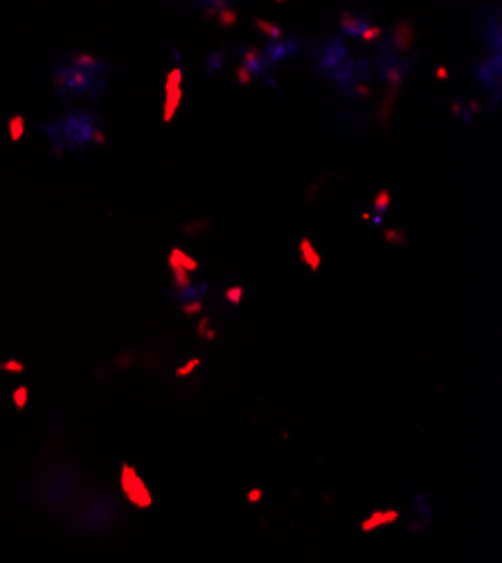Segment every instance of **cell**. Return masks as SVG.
Masks as SVG:
<instances>
[{
  "instance_id": "cell-19",
  "label": "cell",
  "mask_w": 502,
  "mask_h": 563,
  "mask_svg": "<svg viewBox=\"0 0 502 563\" xmlns=\"http://www.w3.org/2000/svg\"><path fill=\"white\" fill-rule=\"evenodd\" d=\"M23 131H25V120L23 115H14L10 120V133H12V140L19 142L23 138Z\"/></svg>"
},
{
  "instance_id": "cell-34",
  "label": "cell",
  "mask_w": 502,
  "mask_h": 563,
  "mask_svg": "<svg viewBox=\"0 0 502 563\" xmlns=\"http://www.w3.org/2000/svg\"><path fill=\"white\" fill-rule=\"evenodd\" d=\"M451 111H453L455 115H462V113H464V111H462V106H460V104H453V106H451Z\"/></svg>"
},
{
  "instance_id": "cell-3",
  "label": "cell",
  "mask_w": 502,
  "mask_h": 563,
  "mask_svg": "<svg viewBox=\"0 0 502 563\" xmlns=\"http://www.w3.org/2000/svg\"><path fill=\"white\" fill-rule=\"evenodd\" d=\"M120 485L124 496H127L133 505L140 507V509H147L154 503V498H151L149 489L145 485V480L138 476V471L129 467V464H124L122 467V476H120Z\"/></svg>"
},
{
  "instance_id": "cell-28",
  "label": "cell",
  "mask_w": 502,
  "mask_h": 563,
  "mask_svg": "<svg viewBox=\"0 0 502 563\" xmlns=\"http://www.w3.org/2000/svg\"><path fill=\"white\" fill-rule=\"evenodd\" d=\"M262 498H264V491H262V489H250V491H248V503L255 505V503H259V500H262Z\"/></svg>"
},
{
  "instance_id": "cell-13",
  "label": "cell",
  "mask_w": 502,
  "mask_h": 563,
  "mask_svg": "<svg viewBox=\"0 0 502 563\" xmlns=\"http://www.w3.org/2000/svg\"><path fill=\"white\" fill-rule=\"evenodd\" d=\"M385 75V84L388 88H394V91H399L401 82H403V75H406V68H399V64H392L383 70Z\"/></svg>"
},
{
  "instance_id": "cell-16",
  "label": "cell",
  "mask_w": 502,
  "mask_h": 563,
  "mask_svg": "<svg viewBox=\"0 0 502 563\" xmlns=\"http://www.w3.org/2000/svg\"><path fill=\"white\" fill-rule=\"evenodd\" d=\"M237 21H239V14L235 10H230V7H223V10L219 12V25L223 30L235 28Z\"/></svg>"
},
{
  "instance_id": "cell-26",
  "label": "cell",
  "mask_w": 502,
  "mask_h": 563,
  "mask_svg": "<svg viewBox=\"0 0 502 563\" xmlns=\"http://www.w3.org/2000/svg\"><path fill=\"white\" fill-rule=\"evenodd\" d=\"M354 91H356L358 97H363V100H367V97H372V88L367 86V84H363V82H356Z\"/></svg>"
},
{
  "instance_id": "cell-21",
  "label": "cell",
  "mask_w": 502,
  "mask_h": 563,
  "mask_svg": "<svg viewBox=\"0 0 502 563\" xmlns=\"http://www.w3.org/2000/svg\"><path fill=\"white\" fill-rule=\"evenodd\" d=\"M383 37V30H381V25H367V28L363 30V34H361V39L365 41V43H372V41H376V39H381Z\"/></svg>"
},
{
  "instance_id": "cell-1",
  "label": "cell",
  "mask_w": 502,
  "mask_h": 563,
  "mask_svg": "<svg viewBox=\"0 0 502 563\" xmlns=\"http://www.w3.org/2000/svg\"><path fill=\"white\" fill-rule=\"evenodd\" d=\"M43 131L50 136L57 156L64 154V149L79 151L86 145H91V142L100 147L106 145L102 122L91 113H68L66 118L57 122L43 124Z\"/></svg>"
},
{
  "instance_id": "cell-4",
  "label": "cell",
  "mask_w": 502,
  "mask_h": 563,
  "mask_svg": "<svg viewBox=\"0 0 502 563\" xmlns=\"http://www.w3.org/2000/svg\"><path fill=\"white\" fill-rule=\"evenodd\" d=\"M300 50V43L298 39H291V41H286V43H271L268 46V50L264 52V59H266V66H273V64H280V61H284L286 57H291L295 55V52Z\"/></svg>"
},
{
  "instance_id": "cell-31",
  "label": "cell",
  "mask_w": 502,
  "mask_h": 563,
  "mask_svg": "<svg viewBox=\"0 0 502 563\" xmlns=\"http://www.w3.org/2000/svg\"><path fill=\"white\" fill-rule=\"evenodd\" d=\"M208 327H210V316H203L201 323H199V336H203V332H205V329H208Z\"/></svg>"
},
{
  "instance_id": "cell-17",
  "label": "cell",
  "mask_w": 502,
  "mask_h": 563,
  "mask_svg": "<svg viewBox=\"0 0 502 563\" xmlns=\"http://www.w3.org/2000/svg\"><path fill=\"white\" fill-rule=\"evenodd\" d=\"M176 88H183V68L176 66L172 73L167 75V82H165V93L167 91H176Z\"/></svg>"
},
{
  "instance_id": "cell-24",
  "label": "cell",
  "mask_w": 502,
  "mask_h": 563,
  "mask_svg": "<svg viewBox=\"0 0 502 563\" xmlns=\"http://www.w3.org/2000/svg\"><path fill=\"white\" fill-rule=\"evenodd\" d=\"M201 365V359H192V361H187L183 368H178L176 370V377H187V374H192L196 368Z\"/></svg>"
},
{
  "instance_id": "cell-9",
  "label": "cell",
  "mask_w": 502,
  "mask_h": 563,
  "mask_svg": "<svg viewBox=\"0 0 502 563\" xmlns=\"http://www.w3.org/2000/svg\"><path fill=\"white\" fill-rule=\"evenodd\" d=\"M300 259H302V264H307L313 273L320 271L322 257H320V253L316 250V246H313V241L309 237L300 239Z\"/></svg>"
},
{
  "instance_id": "cell-14",
  "label": "cell",
  "mask_w": 502,
  "mask_h": 563,
  "mask_svg": "<svg viewBox=\"0 0 502 563\" xmlns=\"http://www.w3.org/2000/svg\"><path fill=\"white\" fill-rule=\"evenodd\" d=\"M397 95L399 91H394V88H388V93H385V100H383V106L379 109V120L388 127V122H390V115H392V109H394V102H397Z\"/></svg>"
},
{
  "instance_id": "cell-25",
  "label": "cell",
  "mask_w": 502,
  "mask_h": 563,
  "mask_svg": "<svg viewBox=\"0 0 502 563\" xmlns=\"http://www.w3.org/2000/svg\"><path fill=\"white\" fill-rule=\"evenodd\" d=\"M221 68H223V55H221V52H214V55H210V64H208L210 75H214Z\"/></svg>"
},
{
  "instance_id": "cell-10",
  "label": "cell",
  "mask_w": 502,
  "mask_h": 563,
  "mask_svg": "<svg viewBox=\"0 0 502 563\" xmlns=\"http://www.w3.org/2000/svg\"><path fill=\"white\" fill-rule=\"evenodd\" d=\"M169 264H176L178 268H183L187 273H196L201 268L199 259H194L190 253H185L183 248H172V253H169Z\"/></svg>"
},
{
  "instance_id": "cell-23",
  "label": "cell",
  "mask_w": 502,
  "mask_h": 563,
  "mask_svg": "<svg viewBox=\"0 0 502 563\" xmlns=\"http://www.w3.org/2000/svg\"><path fill=\"white\" fill-rule=\"evenodd\" d=\"M183 314L187 316H199L203 314V300H190V302H183Z\"/></svg>"
},
{
  "instance_id": "cell-6",
  "label": "cell",
  "mask_w": 502,
  "mask_h": 563,
  "mask_svg": "<svg viewBox=\"0 0 502 563\" xmlns=\"http://www.w3.org/2000/svg\"><path fill=\"white\" fill-rule=\"evenodd\" d=\"M399 518V512L397 509H376V512H372L370 518H365V521L361 523V530L363 532H374V530H379V527H385V525H392L394 521Z\"/></svg>"
},
{
  "instance_id": "cell-32",
  "label": "cell",
  "mask_w": 502,
  "mask_h": 563,
  "mask_svg": "<svg viewBox=\"0 0 502 563\" xmlns=\"http://www.w3.org/2000/svg\"><path fill=\"white\" fill-rule=\"evenodd\" d=\"M437 79H439V82H446V79H448V70L444 66L437 68Z\"/></svg>"
},
{
  "instance_id": "cell-20",
  "label": "cell",
  "mask_w": 502,
  "mask_h": 563,
  "mask_svg": "<svg viewBox=\"0 0 502 563\" xmlns=\"http://www.w3.org/2000/svg\"><path fill=\"white\" fill-rule=\"evenodd\" d=\"M257 82V77L250 73L248 68H244L239 64V68H237V84L239 86H244V88H248V86H253Z\"/></svg>"
},
{
  "instance_id": "cell-27",
  "label": "cell",
  "mask_w": 502,
  "mask_h": 563,
  "mask_svg": "<svg viewBox=\"0 0 502 563\" xmlns=\"http://www.w3.org/2000/svg\"><path fill=\"white\" fill-rule=\"evenodd\" d=\"M14 401L19 408H25V401H28V388H21L14 392Z\"/></svg>"
},
{
  "instance_id": "cell-12",
  "label": "cell",
  "mask_w": 502,
  "mask_h": 563,
  "mask_svg": "<svg viewBox=\"0 0 502 563\" xmlns=\"http://www.w3.org/2000/svg\"><path fill=\"white\" fill-rule=\"evenodd\" d=\"M255 28L264 34V37L271 41V43H280L282 41V28L277 23H271V21H266V19H255Z\"/></svg>"
},
{
  "instance_id": "cell-7",
  "label": "cell",
  "mask_w": 502,
  "mask_h": 563,
  "mask_svg": "<svg viewBox=\"0 0 502 563\" xmlns=\"http://www.w3.org/2000/svg\"><path fill=\"white\" fill-rule=\"evenodd\" d=\"M415 41V28L408 21H401L392 32V46L397 52H408Z\"/></svg>"
},
{
  "instance_id": "cell-22",
  "label": "cell",
  "mask_w": 502,
  "mask_h": 563,
  "mask_svg": "<svg viewBox=\"0 0 502 563\" xmlns=\"http://www.w3.org/2000/svg\"><path fill=\"white\" fill-rule=\"evenodd\" d=\"M241 298H244V287H230L226 289V302H230L232 307L241 305Z\"/></svg>"
},
{
  "instance_id": "cell-18",
  "label": "cell",
  "mask_w": 502,
  "mask_h": 563,
  "mask_svg": "<svg viewBox=\"0 0 502 563\" xmlns=\"http://www.w3.org/2000/svg\"><path fill=\"white\" fill-rule=\"evenodd\" d=\"M383 237L388 244L392 246H406V232L403 230H394V228H388L383 232Z\"/></svg>"
},
{
  "instance_id": "cell-33",
  "label": "cell",
  "mask_w": 502,
  "mask_h": 563,
  "mask_svg": "<svg viewBox=\"0 0 502 563\" xmlns=\"http://www.w3.org/2000/svg\"><path fill=\"white\" fill-rule=\"evenodd\" d=\"M471 111H473V113H480V104L475 102V100L469 102V113H471Z\"/></svg>"
},
{
  "instance_id": "cell-8",
  "label": "cell",
  "mask_w": 502,
  "mask_h": 563,
  "mask_svg": "<svg viewBox=\"0 0 502 563\" xmlns=\"http://www.w3.org/2000/svg\"><path fill=\"white\" fill-rule=\"evenodd\" d=\"M367 25H370V21H367L365 16H356L352 12L340 14V30L345 34H352V37H361Z\"/></svg>"
},
{
  "instance_id": "cell-2",
  "label": "cell",
  "mask_w": 502,
  "mask_h": 563,
  "mask_svg": "<svg viewBox=\"0 0 502 563\" xmlns=\"http://www.w3.org/2000/svg\"><path fill=\"white\" fill-rule=\"evenodd\" d=\"M106 73H109V66L93 70V68L77 66L70 59L66 61V64L52 68V77H55L57 91L61 93V97H64L66 102H70L77 95L97 97V93H100L102 88L109 86V82H106Z\"/></svg>"
},
{
  "instance_id": "cell-29",
  "label": "cell",
  "mask_w": 502,
  "mask_h": 563,
  "mask_svg": "<svg viewBox=\"0 0 502 563\" xmlns=\"http://www.w3.org/2000/svg\"><path fill=\"white\" fill-rule=\"evenodd\" d=\"M203 338H205V341H208V343H214V341H217V329L208 327V329H205V332H203Z\"/></svg>"
},
{
  "instance_id": "cell-5",
  "label": "cell",
  "mask_w": 502,
  "mask_h": 563,
  "mask_svg": "<svg viewBox=\"0 0 502 563\" xmlns=\"http://www.w3.org/2000/svg\"><path fill=\"white\" fill-rule=\"evenodd\" d=\"M239 57H241V66L248 68L255 77L262 75L264 70L268 68L266 59H264V52L257 50V48H241Z\"/></svg>"
},
{
  "instance_id": "cell-11",
  "label": "cell",
  "mask_w": 502,
  "mask_h": 563,
  "mask_svg": "<svg viewBox=\"0 0 502 563\" xmlns=\"http://www.w3.org/2000/svg\"><path fill=\"white\" fill-rule=\"evenodd\" d=\"M183 102V88H176V91L165 93V106H163V120L172 122L174 115L178 111V106Z\"/></svg>"
},
{
  "instance_id": "cell-15",
  "label": "cell",
  "mask_w": 502,
  "mask_h": 563,
  "mask_svg": "<svg viewBox=\"0 0 502 563\" xmlns=\"http://www.w3.org/2000/svg\"><path fill=\"white\" fill-rule=\"evenodd\" d=\"M390 203H392L390 190H379V192H376V196H374V201H372V208L379 212V217H383V214L388 212Z\"/></svg>"
},
{
  "instance_id": "cell-30",
  "label": "cell",
  "mask_w": 502,
  "mask_h": 563,
  "mask_svg": "<svg viewBox=\"0 0 502 563\" xmlns=\"http://www.w3.org/2000/svg\"><path fill=\"white\" fill-rule=\"evenodd\" d=\"M5 370H10V372H23V365L16 363V361H10V363H5Z\"/></svg>"
}]
</instances>
